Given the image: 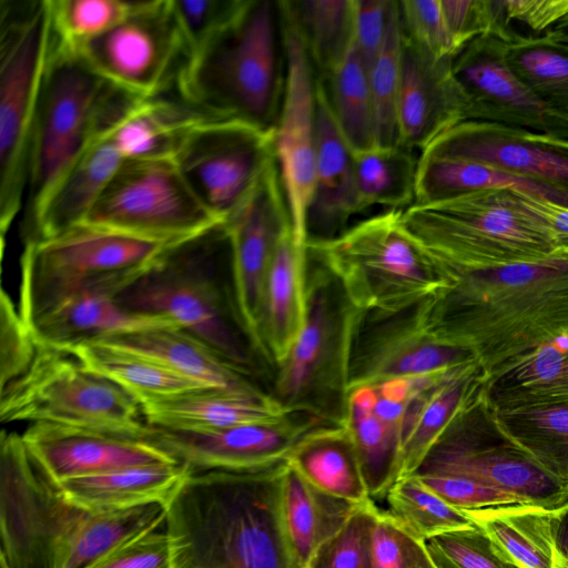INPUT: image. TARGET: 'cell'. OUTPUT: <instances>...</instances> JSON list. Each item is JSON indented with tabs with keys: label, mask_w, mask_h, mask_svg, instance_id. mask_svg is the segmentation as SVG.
I'll return each mask as SVG.
<instances>
[{
	"label": "cell",
	"mask_w": 568,
	"mask_h": 568,
	"mask_svg": "<svg viewBox=\"0 0 568 568\" xmlns=\"http://www.w3.org/2000/svg\"><path fill=\"white\" fill-rule=\"evenodd\" d=\"M94 342H104L150 357L212 389L244 395L270 393L179 327L151 328Z\"/></svg>",
	"instance_id": "obj_30"
},
{
	"label": "cell",
	"mask_w": 568,
	"mask_h": 568,
	"mask_svg": "<svg viewBox=\"0 0 568 568\" xmlns=\"http://www.w3.org/2000/svg\"><path fill=\"white\" fill-rule=\"evenodd\" d=\"M545 33L557 41L568 43V16Z\"/></svg>",
	"instance_id": "obj_62"
},
{
	"label": "cell",
	"mask_w": 568,
	"mask_h": 568,
	"mask_svg": "<svg viewBox=\"0 0 568 568\" xmlns=\"http://www.w3.org/2000/svg\"><path fill=\"white\" fill-rule=\"evenodd\" d=\"M190 57L223 30L246 0H172Z\"/></svg>",
	"instance_id": "obj_55"
},
{
	"label": "cell",
	"mask_w": 568,
	"mask_h": 568,
	"mask_svg": "<svg viewBox=\"0 0 568 568\" xmlns=\"http://www.w3.org/2000/svg\"><path fill=\"white\" fill-rule=\"evenodd\" d=\"M136 0H50L55 37L71 49L109 31L134 9Z\"/></svg>",
	"instance_id": "obj_48"
},
{
	"label": "cell",
	"mask_w": 568,
	"mask_h": 568,
	"mask_svg": "<svg viewBox=\"0 0 568 568\" xmlns=\"http://www.w3.org/2000/svg\"><path fill=\"white\" fill-rule=\"evenodd\" d=\"M555 564L554 568H568V503L552 510Z\"/></svg>",
	"instance_id": "obj_61"
},
{
	"label": "cell",
	"mask_w": 568,
	"mask_h": 568,
	"mask_svg": "<svg viewBox=\"0 0 568 568\" xmlns=\"http://www.w3.org/2000/svg\"><path fill=\"white\" fill-rule=\"evenodd\" d=\"M397 103L399 144L423 152L437 138L467 120L468 103L453 73V60H437L402 31Z\"/></svg>",
	"instance_id": "obj_24"
},
{
	"label": "cell",
	"mask_w": 568,
	"mask_h": 568,
	"mask_svg": "<svg viewBox=\"0 0 568 568\" xmlns=\"http://www.w3.org/2000/svg\"><path fill=\"white\" fill-rule=\"evenodd\" d=\"M172 89L142 99L109 133L123 159L174 158L190 132L215 119Z\"/></svg>",
	"instance_id": "obj_32"
},
{
	"label": "cell",
	"mask_w": 568,
	"mask_h": 568,
	"mask_svg": "<svg viewBox=\"0 0 568 568\" xmlns=\"http://www.w3.org/2000/svg\"><path fill=\"white\" fill-rule=\"evenodd\" d=\"M444 19L458 53L473 40L493 34L507 42L515 34L503 0H440Z\"/></svg>",
	"instance_id": "obj_51"
},
{
	"label": "cell",
	"mask_w": 568,
	"mask_h": 568,
	"mask_svg": "<svg viewBox=\"0 0 568 568\" xmlns=\"http://www.w3.org/2000/svg\"><path fill=\"white\" fill-rule=\"evenodd\" d=\"M323 83L335 122L352 152L376 146L368 70L354 48Z\"/></svg>",
	"instance_id": "obj_45"
},
{
	"label": "cell",
	"mask_w": 568,
	"mask_h": 568,
	"mask_svg": "<svg viewBox=\"0 0 568 568\" xmlns=\"http://www.w3.org/2000/svg\"><path fill=\"white\" fill-rule=\"evenodd\" d=\"M285 67L278 1L246 0L233 20L189 58L175 88L207 114L274 130Z\"/></svg>",
	"instance_id": "obj_4"
},
{
	"label": "cell",
	"mask_w": 568,
	"mask_h": 568,
	"mask_svg": "<svg viewBox=\"0 0 568 568\" xmlns=\"http://www.w3.org/2000/svg\"><path fill=\"white\" fill-rule=\"evenodd\" d=\"M403 34L437 60L454 59L458 51L447 29L440 0L398 1Z\"/></svg>",
	"instance_id": "obj_52"
},
{
	"label": "cell",
	"mask_w": 568,
	"mask_h": 568,
	"mask_svg": "<svg viewBox=\"0 0 568 568\" xmlns=\"http://www.w3.org/2000/svg\"><path fill=\"white\" fill-rule=\"evenodd\" d=\"M506 189L568 206V192L469 160L420 153L415 203H432L463 194Z\"/></svg>",
	"instance_id": "obj_36"
},
{
	"label": "cell",
	"mask_w": 568,
	"mask_h": 568,
	"mask_svg": "<svg viewBox=\"0 0 568 568\" xmlns=\"http://www.w3.org/2000/svg\"><path fill=\"white\" fill-rule=\"evenodd\" d=\"M305 568H308V565Z\"/></svg>",
	"instance_id": "obj_63"
},
{
	"label": "cell",
	"mask_w": 568,
	"mask_h": 568,
	"mask_svg": "<svg viewBox=\"0 0 568 568\" xmlns=\"http://www.w3.org/2000/svg\"><path fill=\"white\" fill-rule=\"evenodd\" d=\"M506 434L568 490V404L496 412Z\"/></svg>",
	"instance_id": "obj_44"
},
{
	"label": "cell",
	"mask_w": 568,
	"mask_h": 568,
	"mask_svg": "<svg viewBox=\"0 0 568 568\" xmlns=\"http://www.w3.org/2000/svg\"><path fill=\"white\" fill-rule=\"evenodd\" d=\"M115 294L83 293L36 323L31 331L38 346L67 351L85 342L160 327H178L172 321L131 312Z\"/></svg>",
	"instance_id": "obj_31"
},
{
	"label": "cell",
	"mask_w": 568,
	"mask_h": 568,
	"mask_svg": "<svg viewBox=\"0 0 568 568\" xmlns=\"http://www.w3.org/2000/svg\"><path fill=\"white\" fill-rule=\"evenodd\" d=\"M428 474L470 478L549 510L568 503V490L501 428L483 387L462 406L413 475Z\"/></svg>",
	"instance_id": "obj_13"
},
{
	"label": "cell",
	"mask_w": 568,
	"mask_h": 568,
	"mask_svg": "<svg viewBox=\"0 0 568 568\" xmlns=\"http://www.w3.org/2000/svg\"><path fill=\"white\" fill-rule=\"evenodd\" d=\"M51 44L50 0H0L2 245L24 204L30 139Z\"/></svg>",
	"instance_id": "obj_10"
},
{
	"label": "cell",
	"mask_w": 568,
	"mask_h": 568,
	"mask_svg": "<svg viewBox=\"0 0 568 568\" xmlns=\"http://www.w3.org/2000/svg\"><path fill=\"white\" fill-rule=\"evenodd\" d=\"M429 489L462 510L523 504L513 495L470 478L454 475H415Z\"/></svg>",
	"instance_id": "obj_56"
},
{
	"label": "cell",
	"mask_w": 568,
	"mask_h": 568,
	"mask_svg": "<svg viewBox=\"0 0 568 568\" xmlns=\"http://www.w3.org/2000/svg\"><path fill=\"white\" fill-rule=\"evenodd\" d=\"M378 511L373 501L358 506L317 550L308 568H374L372 531Z\"/></svg>",
	"instance_id": "obj_49"
},
{
	"label": "cell",
	"mask_w": 568,
	"mask_h": 568,
	"mask_svg": "<svg viewBox=\"0 0 568 568\" xmlns=\"http://www.w3.org/2000/svg\"><path fill=\"white\" fill-rule=\"evenodd\" d=\"M165 524L119 545L87 568H169Z\"/></svg>",
	"instance_id": "obj_57"
},
{
	"label": "cell",
	"mask_w": 568,
	"mask_h": 568,
	"mask_svg": "<svg viewBox=\"0 0 568 568\" xmlns=\"http://www.w3.org/2000/svg\"><path fill=\"white\" fill-rule=\"evenodd\" d=\"M406 232L449 274L537 262L558 250L526 195L481 190L402 210Z\"/></svg>",
	"instance_id": "obj_5"
},
{
	"label": "cell",
	"mask_w": 568,
	"mask_h": 568,
	"mask_svg": "<svg viewBox=\"0 0 568 568\" xmlns=\"http://www.w3.org/2000/svg\"><path fill=\"white\" fill-rule=\"evenodd\" d=\"M83 222L175 243L222 222L193 193L174 159H123Z\"/></svg>",
	"instance_id": "obj_14"
},
{
	"label": "cell",
	"mask_w": 568,
	"mask_h": 568,
	"mask_svg": "<svg viewBox=\"0 0 568 568\" xmlns=\"http://www.w3.org/2000/svg\"><path fill=\"white\" fill-rule=\"evenodd\" d=\"M435 568H518L476 525L424 540Z\"/></svg>",
	"instance_id": "obj_50"
},
{
	"label": "cell",
	"mask_w": 568,
	"mask_h": 568,
	"mask_svg": "<svg viewBox=\"0 0 568 568\" xmlns=\"http://www.w3.org/2000/svg\"><path fill=\"white\" fill-rule=\"evenodd\" d=\"M0 394L2 423H48L135 438L146 432L134 395L63 351L38 346L30 367Z\"/></svg>",
	"instance_id": "obj_11"
},
{
	"label": "cell",
	"mask_w": 568,
	"mask_h": 568,
	"mask_svg": "<svg viewBox=\"0 0 568 568\" xmlns=\"http://www.w3.org/2000/svg\"><path fill=\"white\" fill-rule=\"evenodd\" d=\"M483 392L495 412L568 404V334L487 375Z\"/></svg>",
	"instance_id": "obj_28"
},
{
	"label": "cell",
	"mask_w": 568,
	"mask_h": 568,
	"mask_svg": "<svg viewBox=\"0 0 568 568\" xmlns=\"http://www.w3.org/2000/svg\"><path fill=\"white\" fill-rule=\"evenodd\" d=\"M513 72L548 108L568 119V43L547 33L523 36L505 42Z\"/></svg>",
	"instance_id": "obj_43"
},
{
	"label": "cell",
	"mask_w": 568,
	"mask_h": 568,
	"mask_svg": "<svg viewBox=\"0 0 568 568\" xmlns=\"http://www.w3.org/2000/svg\"><path fill=\"white\" fill-rule=\"evenodd\" d=\"M281 14L292 24L316 78L325 82L354 45V0H282Z\"/></svg>",
	"instance_id": "obj_39"
},
{
	"label": "cell",
	"mask_w": 568,
	"mask_h": 568,
	"mask_svg": "<svg viewBox=\"0 0 568 568\" xmlns=\"http://www.w3.org/2000/svg\"><path fill=\"white\" fill-rule=\"evenodd\" d=\"M509 22L518 21L535 32H547L568 16V0H503Z\"/></svg>",
	"instance_id": "obj_59"
},
{
	"label": "cell",
	"mask_w": 568,
	"mask_h": 568,
	"mask_svg": "<svg viewBox=\"0 0 568 568\" xmlns=\"http://www.w3.org/2000/svg\"><path fill=\"white\" fill-rule=\"evenodd\" d=\"M74 50L101 77L143 99L174 89L190 58L172 0H136L124 20Z\"/></svg>",
	"instance_id": "obj_15"
},
{
	"label": "cell",
	"mask_w": 568,
	"mask_h": 568,
	"mask_svg": "<svg viewBox=\"0 0 568 568\" xmlns=\"http://www.w3.org/2000/svg\"><path fill=\"white\" fill-rule=\"evenodd\" d=\"M453 73L467 99V120L568 139V119L542 103L513 72L505 41L498 37L486 34L468 43L454 58Z\"/></svg>",
	"instance_id": "obj_21"
},
{
	"label": "cell",
	"mask_w": 568,
	"mask_h": 568,
	"mask_svg": "<svg viewBox=\"0 0 568 568\" xmlns=\"http://www.w3.org/2000/svg\"><path fill=\"white\" fill-rule=\"evenodd\" d=\"M363 312L335 275L308 255L305 324L276 367L271 388L287 413L343 425L353 344Z\"/></svg>",
	"instance_id": "obj_7"
},
{
	"label": "cell",
	"mask_w": 568,
	"mask_h": 568,
	"mask_svg": "<svg viewBox=\"0 0 568 568\" xmlns=\"http://www.w3.org/2000/svg\"><path fill=\"white\" fill-rule=\"evenodd\" d=\"M0 568H3L2 566H0Z\"/></svg>",
	"instance_id": "obj_64"
},
{
	"label": "cell",
	"mask_w": 568,
	"mask_h": 568,
	"mask_svg": "<svg viewBox=\"0 0 568 568\" xmlns=\"http://www.w3.org/2000/svg\"><path fill=\"white\" fill-rule=\"evenodd\" d=\"M372 558L374 568H435L424 541L382 510L372 531Z\"/></svg>",
	"instance_id": "obj_53"
},
{
	"label": "cell",
	"mask_w": 568,
	"mask_h": 568,
	"mask_svg": "<svg viewBox=\"0 0 568 568\" xmlns=\"http://www.w3.org/2000/svg\"><path fill=\"white\" fill-rule=\"evenodd\" d=\"M425 154L469 160L568 192V139L486 121H463Z\"/></svg>",
	"instance_id": "obj_22"
},
{
	"label": "cell",
	"mask_w": 568,
	"mask_h": 568,
	"mask_svg": "<svg viewBox=\"0 0 568 568\" xmlns=\"http://www.w3.org/2000/svg\"><path fill=\"white\" fill-rule=\"evenodd\" d=\"M361 211L372 206L405 210L416 200L418 159L400 144L353 153Z\"/></svg>",
	"instance_id": "obj_42"
},
{
	"label": "cell",
	"mask_w": 568,
	"mask_h": 568,
	"mask_svg": "<svg viewBox=\"0 0 568 568\" xmlns=\"http://www.w3.org/2000/svg\"><path fill=\"white\" fill-rule=\"evenodd\" d=\"M485 376L480 365L473 363L452 372L417 397L404 425L400 477L418 469L462 406L483 387Z\"/></svg>",
	"instance_id": "obj_35"
},
{
	"label": "cell",
	"mask_w": 568,
	"mask_h": 568,
	"mask_svg": "<svg viewBox=\"0 0 568 568\" xmlns=\"http://www.w3.org/2000/svg\"><path fill=\"white\" fill-rule=\"evenodd\" d=\"M307 244L292 230L281 236L265 280L260 341L274 371L304 327L307 310Z\"/></svg>",
	"instance_id": "obj_26"
},
{
	"label": "cell",
	"mask_w": 568,
	"mask_h": 568,
	"mask_svg": "<svg viewBox=\"0 0 568 568\" xmlns=\"http://www.w3.org/2000/svg\"><path fill=\"white\" fill-rule=\"evenodd\" d=\"M525 195L528 203L551 229L556 237L558 248L568 250V206L531 195Z\"/></svg>",
	"instance_id": "obj_60"
},
{
	"label": "cell",
	"mask_w": 568,
	"mask_h": 568,
	"mask_svg": "<svg viewBox=\"0 0 568 568\" xmlns=\"http://www.w3.org/2000/svg\"><path fill=\"white\" fill-rule=\"evenodd\" d=\"M393 0H354V50L368 72L386 39Z\"/></svg>",
	"instance_id": "obj_58"
},
{
	"label": "cell",
	"mask_w": 568,
	"mask_h": 568,
	"mask_svg": "<svg viewBox=\"0 0 568 568\" xmlns=\"http://www.w3.org/2000/svg\"><path fill=\"white\" fill-rule=\"evenodd\" d=\"M361 212L353 152L335 122L325 84L317 79L316 160L307 212L308 241L339 235Z\"/></svg>",
	"instance_id": "obj_25"
},
{
	"label": "cell",
	"mask_w": 568,
	"mask_h": 568,
	"mask_svg": "<svg viewBox=\"0 0 568 568\" xmlns=\"http://www.w3.org/2000/svg\"><path fill=\"white\" fill-rule=\"evenodd\" d=\"M225 224L239 307L253 342L265 358L260 341L265 280L275 247L292 226L275 159L226 217Z\"/></svg>",
	"instance_id": "obj_20"
},
{
	"label": "cell",
	"mask_w": 568,
	"mask_h": 568,
	"mask_svg": "<svg viewBox=\"0 0 568 568\" xmlns=\"http://www.w3.org/2000/svg\"><path fill=\"white\" fill-rule=\"evenodd\" d=\"M21 436L55 484L132 467L180 464L143 438L48 423H33Z\"/></svg>",
	"instance_id": "obj_23"
},
{
	"label": "cell",
	"mask_w": 568,
	"mask_h": 568,
	"mask_svg": "<svg viewBox=\"0 0 568 568\" xmlns=\"http://www.w3.org/2000/svg\"><path fill=\"white\" fill-rule=\"evenodd\" d=\"M286 463L318 490L354 505L372 501L355 445L344 425L308 432Z\"/></svg>",
	"instance_id": "obj_34"
},
{
	"label": "cell",
	"mask_w": 568,
	"mask_h": 568,
	"mask_svg": "<svg viewBox=\"0 0 568 568\" xmlns=\"http://www.w3.org/2000/svg\"><path fill=\"white\" fill-rule=\"evenodd\" d=\"M325 423L291 413L267 423L215 429H170L146 426L144 439L168 453L190 473L264 469L286 460L312 429Z\"/></svg>",
	"instance_id": "obj_19"
},
{
	"label": "cell",
	"mask_w": 568,
	"mask_h": 568,
	"mask_svg": "<svg viewBox=\"0 0 568 568\" xmlns=\"http://www.w3.org/2000/svg\"><path fill=\"white\" fill-rule=\"evenodd\" d=\"M464 511L518 568H554L552 510L513 504Z\"/></svg>",
	"instance_id": "obj_38"
},
{
	"label": "cell",
	"mask_w": 568,
	"mask_h": 568,
	"mask_svg": "<svg viewBox=\"0 0 568 568\" xmlns=\"http://www.w3.org/2000/svg\"><path fill=\"white\" fill-rule=\"evenodd\" d=\"M63 352L70 353L88 369L118 384L139 400L210 388L150 357L104 342H85Z\"/></svg>",
	"instance_id": "obj_40"
},
{
	"label": "cell",
	"mask_w": 568,
	"mask_h": 568,
	"mask_svg": "<svg viewBox=\"0 0 568 568\" xmlns=\"http://www.w3.org/2000/svg\"><path fill=\"white\" fill-rule=\"evenodd\" d=\"M402 40L398 1L393 0L386 39L368 72L377 146L399 144L397 103L400 85Z\"/></svg>",
	"instance_id": "obj_47"
},
{
	"label": "cell",
	"mask_w": 568,
	"mask_h": 568,
	"mask_svg": "<svg viewBox=\"0 0 568 568\" xmlns=\"http://www.w3.org/2000/svg\"><path fill=\"white\" fill-rule=\"evenodd\" d=\"M122 160L109 133L91 142L54 183L30 223L23 226L24 243L82 223Z\"/></svg>",
	"instance_id": "obj_27"
},
{
	"label": "cell",
	"mask_w": 568,
	"mask_h": 568,
	"mask_svg": "<svg viewBox=\"0 0 568 568\" xmlns=\"http://www.w3.org/2000/svg\"><path fill=\"white\" fill-rule=\"evenodd\" d=\"M358 506L318 490L286 463L282 494L283 519L290 544L302 568L344 526Z\"/></svg>",
	"instance_id": "obj_37"
},
{
	"label": "cell",
	"mask_w": 568,
	"mask_h": 568,
	"mask_svg": "<svg viewBox=\"0 0 568 568\" xmlns=\"http://www.w3.org/2000/svg\"><path fill=\"white\" fill-rule=\"evenodd\" d=\"M307 251L364 312H400L453 281L406 232L402 210L374 215L333 239L310 240Z\"/></svg>",
	"instance_id": "obj_9"
},
{
	"label": "cell",
	"mask_w": 568,
	"mask_h": 568,
	"mask_svg": "<svg viewBox=\"0 0 568 568\" xmlns=\"http://www.w3.org/2000/svg\"><path fill=\"white\" fill-rule=\"evenodd\" d=\"M386 499L388 513L422 541L476 526L464 510L448 504L415 475L398 478Z\"/></svg>",
	"instance_id": "obj_46"
},
{
	"label": "cell",
	"mask_w": 568,
	"mask_h": 568,
	"mask_svg": "<svg viewBox=\"0 0 568 568\" xmlns=\"http://www.w3.org/2000/svg\"><path fill=\"white\" fill-rule=\"evenodd\" d=\"M142 99L97 73L52 29L30 139L23 226L84 149L110 133Z\"/></svg>",
	"instance_id": "obj_6"
},
{
	"label": "cell",
	"mask_w": 568,
	"mask_h": 568,
	"mask_svg": "<svg viewBox=\"0 0 568 568\" xmlns=\"http://www.w3.org/2000/svg\"><path fill=\"white\" fill-rule=\"evenodd\" d=\"M91 513L65 499L22 436L0 437V566L65 568Z\"/></svg>",
	"instance_id": "obj_12"
},
{
	"label": "cell",
	"mask_w": 568,
	"mask_h": 568,
	"mask_svg": "<svg viewBox=\"0 0 568 568\" xmlns=\"http://www.w3.org/2000/svg\"><path fill=\"white\" fill-rule=\"evenodd\" d=\"M285 469L189 473L165 503L169 568H302L284 526Z\"/></svg>",
	"instance_id": "obj_2"
},
{
	"label": "cell",
	"mask_w": 568,
	"mask_h": 568,
	"mask_svg": "<svg viewBox=\"0 0 568 568\" xmlns=\"http://www.w3.org/2000/svg\"><path fill=\"white\" fill-rule=\"evenodd\" d=\"M449 275L452 284L426 300L429 318L445 342L476 356L486 376L568 334V250Z\"/></svg>",
	"instance_id": "obj_1"
},
{
	"label": "cell",
	"mask_w": 568,
	"mask_h": 568,
	"mask_svg": "<svg viewBox=\"0 0 568 568\" xmlns=\"http://www.w3.org/2000/svg\"><path fill=\"white\" fill-rule=\"evenodd\" d=\"M478 363L445 342L434 327L426 300L396 313L363 312L352 352L349 390Z\"/></svg>",
	"instance_id": "obj_17"
},
{
	"label": "cell",
	"mask_w": 568,
	"mask_h": 568,
	"mask_svg": "<svg viewBox=\"0 0 568 568\" xmlns=\"http://www.w3.org/2000/svg\"><path fill=\"white\" fill-rule=\"evenodd\" d=\"M343 425L355 445L369 496H386L402 474V430L373 410L367 386L349 390Z\"/></svg>",
	"instance_id": "obj_41"
},
{
	"label": "cell",
	"mask_w": 568,
	"mask_h": 568,
	"mask_svg": "<svg viewBox=\"0 0 568 568\" xmlns=\"http://www.w3.org/2000/svg\"><path fill=\"white\" fill-rule=\"evenodd\" d=\"M115 300L172 321L257 384L274 377L239 307L225 221L169 244Z\"/></svg>",
	"instance_id": "obj_3"
},
{
	"label": "cell",
	"mask_w": 568,
	"mask_h": 568,
	"mask_svg": "<svg viewBox=\"0 0 568 568\" xmlns=\"http://www.w3.org/2000/svg\"><path fill=\"white\" fill-rule=\"evenodd\" d=\"M150 426L170 429H215L277 420L287 413L271 393L244 395L200 389L140 400Z\"/></svg>",
	"instance_id": "obj_29"
},
{
	"label": "cell",
	"mask_w": 568,
	"mask_h": 568,
	"mask_svg": "<svg viewBox=\"0 0 568 568\" xmlns=\"http://www.w3.org/2000/svg\"><path fill=\"white\" fill-rule=\"evenodd\" d=\"M183 464L132 467L58 484L68 501L91 514L164 504L189 474Z\"/></svg>",
	"instance_id": "obj_33"
},
{
	"label": "cell",
	"mask_w": 568,
	"mask_h": 568,
	"mask_svg": "<svg viewBox=\"0 0 568 568\" xmlns=\"http://www.w3.org/2000/svg\"><path fill=\"white\" fill-rule=\"evenodd\" d=\"M168 245L87 222L26 242L20 257V314L31 328L83 293L118 295Z\"/></svg>",
	"instance_id": "obj_8"
},
{
	"label": "cell",
	"mask_w": 568,
	"mask_h": 568,
	"mask_svg": "<svg viewBox=\"0 0 568 568\" xmlns=\"http://www.w3.org/2000/svg\"><path fill=\"white\" fill-rule=\"evenodd\" d=\"M38 344L30 326L4 288L0 296V389L32 364Z\"/></svg>",
	"instance_id": "obj_54"
},
{
	"label": "cell",
	"mask_w": 568,
	"mask_h": 568,
	"mask_svg": "<svg viewBox=\"0 0 568 568\" xmlns=\"http://www.w3.org/2000/svg\"><path fill=\"white\" fill-rule=\"evenodd\" d=\"M285 48V88L274 128V156L295 237L308 243L307 212L316 160V75L292 24L281 14Z\"/></svg>",
	"instance_id": "obj_18"
},
{
	"label": "cell",
	"mask_w": 568,
	"mask_h": 568,
	"mask_svg": "<svg viewBox=\"0 0 568 568\" xmlns=\"http://www.w3.org/2000/svg\"><path fill=\"white\" fill-rule=\"evenodd\" d=\"M273 139L274 130L215 118L195 126L173 159L202 204L225 221L274 161Z\"/></svg>",
	"instance_id": "obj_16"
}]
</instances>
